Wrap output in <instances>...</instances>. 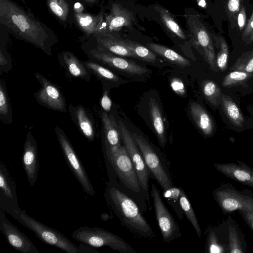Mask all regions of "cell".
Instances as JSON below:
<instances>
[{"label": "cell", "instance_id": "4316f807", "mask_svg": "<svg viewBox=\"0 0 253 253\" xmlns=\"http://www.w3.org/2000/svg\"><path fill=\"white\" fill-rule=\"evenodd\" d=\"M96 39L97 44L113 54L118 55L136 58L134 54L121 42L110 33H104L93 35Z\"/></svg>", "mask_w": 253, "mask_h": 253}, {"label": "cell", "instance_id": "6da1fadb", "mask_svg": "<svg viewBox=\"0 0 253 253\" xmlns=\"http://www.w3.org/2000/svg\"><path fill=\"white\" fill-rule=\"evenodd\" d=\"M0 23L51 56L53 44L42 24L11 0H0Z\"/></svg>", "mask_w": 253, "mask_h": 253}, {"label": "cell", "instance_id": "f6af8a7d", "mask_svg": "<svg viewBox=\"0 0 253 253\" xmlns=\"http://www.w3.org/2000/svg\"><path fill=\"white\" fill-rule=\"evenodd\" d=\"M253 33V20L250 19L245 26V29L242 34V39L246 41L250 36Z\"/></svg>", "mask_w": 253, "mask_h": 253}, {"label": "cell", "instance_id": "9c48e42d", "mask_svg": "<svg viewBox=\"0 0 253 253\" xmlns=\"http://www.w3.org/2000/svg\"><path fill=\"white\" fill-rule=\"evenodd\" d=\"M86 53L90 60L129 74L142 75L148 72L145 67L133 61L116 56L98 44L90 48Z\"/></svg>", "mask_w": 253, "mask_h": 253}, {"label": "cell", "instance_id": "8d00e7d4", "mask_svg": "<svg viewBox=\"0 0 253 253\" xmlns=\"http://www.w3.org/2000/svg\"><path fill=\"white\" fill-rule=\"evenodd\" d=\"M182 190L181 188L172 187L163 190V196L169 205L172 207L179 219L183 217L184 213L179 203V197Z\"/></svg>", "mask_w": 253, "mask_h": 253}, {"label": "cell", "instance_id": "d590c367", "mask_svg": "<svg viewBox=\"0 0 253 253\" xmlns=\"http://www.w3.org/2000/svg\"><path fill=\"white\" fill-rule=\"evenodd\" d=\"M156 8L159 13L161 21L165 27L179 38L185 40V34L169 12L161 7H157Z\"/></svg>", "mask_w": 253, "mask_h": 253}, {"label": "cell", "instance_id": "3957f363", "mask_svg": "<svg viewBox=\"0 0 253 253\" xmlns=\"http://www.w3.org/2000/svg\"><path fill=\"white\" fill-rule=\"evenodd\" d=\"M13 217L33 232L42 242L67 253H82L79 247L73 243L63 234L37 221L24 211L20 210Z\"/></svg>", "mask_w": 253, "mask_h": 253}, {"label": "cell", "instance_id": "8fae6325", "mask_svg": "<svg viewBox=\"0 0 253 253\" xmlns=\"http://www.w3.org/2000/svg\"><path fill=\"white\" fill-rule=\"evenodd\" d=\"M151 194L153 198L156 218L163 241L168 243L180 237L181 233L179 226L164 204L159 190L153 183H151Z\"/></svg>", "mask_w": 253, "mask_h": 253}, {"label": "cell", "instance_id": "5bb4252c", "mask_svg": "<svg viewBox=\"0 0 253 253\" xmlns=\"http://www.w3.org/2000/svg\"><path fill=\"white\" fill-rule=\"evenodd\" d=\"M35 77L42 86L34 94L37 101L49 109L65 112L67 104L58 87L40 73H36Z\"/></svg>", "mask_w": 253, "mask_h": 253}, {"label": "cell", "instance_id": "603a6c76", "mask_svg": "<svg viewBox=\"0 0 253 253\" xmlns=\"http://www.w3.org/2000/svg\"><path fill=\"white\" fill-rule=\"evenodd\" d=\"M227 223L228 253H245L247 243L244 233L238 224L230 216L225 219Z\"/></svg>", "mask_w": 253, "mask_h": 253}, {"label": "cell", "instance_id": "9a60e30c", "mask_svg": "<svg viewBox=\"0 0 253 253\" xmlns=\"http://www.w3.org/2000/svg\"><path fill=\"white\" fill-rule=\"evenodd\" d=\"M0 229L9 244L22 253H39L32 242L5 217L3 210H0Z\"/></svg>", "mask_w": 253, "mask_h": 253}, {"label": "cell", "instance_id": "d6a6232c", "mask_svg": "<svg viewBox=\"0 0 253 253\" xmlns=\"http://www.w3.org/2000/svg\"><path fill=\"white\" fill-rule=\"evenodd\" d=\"M201 89L206 99L213 107H218L222 91L218 85L214 81L205 80L201 83Z\"/></svg>", "mask_w": 253, "mask_h": 253}, {"label": "cell", "instance_id": "cb8c5ba5", "mask_svg": "<svg viewBox=\"0 0 253 253\" xmlns=\"http://www.w3.org/2000/svg\"><path fill=\"white\" fill-rule=\"evenodd\" d=\"M221 86L232 91L244 92L245 94L246 91L253 87V73L239 71H229L224 77Z\"/></svg>", "mask_w": 253, "mask_h": 253}, {"label": "cell", "instance_id": "74e56055", "mask_svg": "<svg viewBox=\"0 0 253 253\" xmlns=\"http://www.w3.org/2000/svg\"><path fill=\"white\" fill-rule=\"evenodd\" d=\"M239 71L253 73V49L243 53L229 68V71Z\"/></svg>", "mask_w": 253, "mask_h": 253}, {"label": "cell", "instance_id": "2e32d148", "mask_svg": "<svg viewBox=\"0 0 253 253\" xmlns=\"http://www.w3.org/2000/svg\"><path fill=\"white\" fill-rule=\"evenodd\" d=\"M0 207L13 217L20 210L17 204L15 182L2 162L0 164Z\"/></svg>", "mask_w": 253, "mask_h": 253}, {"label": "cell", "instance_id": "8992f818", "mask_svg": "<svg viewBox=\"0 0 253 253\" xmlns=\"http://www.w3.org/2000/svg\"><path fill=\"white\" fill-rule=\"evenodd\" d=\"M212 194L223 214L237 210L253 211V192L250 189L239 190L230 183H223L214 189Z\"/></svg>", "mask_w": 253, "mask_h": 253}, {"label": "cell", "instance_id": "f1b7e54d", "mask_svg": "<svg viewBox=\"0 0 253 253\" xmlns=\"http://www.w3.org/2000/svg\"><path fill=\"white\" fill-rule=\"evenodd\" d=\"M147 47L156 54L161 56L172 64L182 68L190 65V61L177 52L165 46L151 42L147 44Z\"/></svg>", "mask_w": 253, "mask_h": 253}, {"label": "cell", "instance_id": "b9f144b4", "mask_svg": "<svg viewBox=\"0 0 253 253\" xmlns=\"http://www.w3.org/2000/svg\"><path fill=\"white\" fill-rule=\"evenodd\" d=\"M236 211L253 231V211L247 210H237Z\"/></svg>", "mask_w": 253, "mask_h": 253}, {"label": "cell", "instance_id": "e575fe53", "mask_svg": "<svg viewBox=\"0 0 253 253\" xmlns=\"http://www.w3.org/2000/svg\"><path fill=\"white\" fill-rule=\"evenodd\" d=\"M179 203L184 213L195 230L197 236L201 238L202 234L201 227L193 209L183 190L179 197Z\"/></svg>", "mask_w": 253, "mask_h": 253}, {"label": "cell", "instance_id": "ffe728a7", "mask_svg": "<svg viewBox=\"0 0 253 253\" xmlns=\"http://www.w3.org/2000/svg\"><path fill=\"white\" fill-rule=\"evenodd\" d=\"M134 20L132 13L118 3L112 4L110 12L106 15L105 23L107 31L120 30L124 27H130Z\"/></svg>", "mask_w": 253, "mask_h": 253}, {"label": "cell", "instance_id": "f907efd6", "mask_svg": "<svg viewBox=\"0 0 253 253\" xmlns=\"http://www.w3.org/2000/svg\"><path fill=\"white\" fill-rule=\"evenodd\" d=\"M84 1L89 2V3H93L95 1V0H84Z\"/></svg>", "mask_w": 253, "mask_h": 253}, {"label": "cell", "instance_id": "d4e9b609", "mask_svg": "<svg viewBox=\"0 0 253 253\" xmlns=\"http://www.w3.org/2000/svg\"><path fill=\"white\" fill-rule=\"evenodd\" d=\"M104 136V143L106 150L121 145V134L119 125L113 116L109 115L106 112L100 113Z\"/></svg>", "mask_w": 253, "mask_h": 253}, {"label": "cell", "instance_id": "7a4b0ae2", "mask_svg": "<svg viewBox=\"0 0 253 253\" xmlns=\"http://www.w3.org/2000/svg\"><path fill=\"white\" fill-rule=\"evenodd\" d=\"M105 197L122 223L131 232L145 238H153L155 234L141 214L136 203L126 194L114 186H109Z\"/></svg>", "mask_w": 253, "mask_h": 253}, {"label": "cell", "instance_id": "ac0fdd59", "mask_svg": "<svg viewBox=\"0 0 253 253\" xmlns=\"http://www.w3.org/2000/svg\"><path fill=\"white\" fill-rule=\"evenodd\" d=\"M214 163L213 167L228 178L253 188V169L245 162Z\"/></svg>", "mask_w": 253, "mask_h": 253}, {"label": "cell", "instance_id": "7dc6e473", "mask_svg": "<svg viewBox=\"0 0 253 253\" xmlns=\"http://www.w3.org/2000/svg\"><path fill=\"white\" fill-rule=\"evenodd\" d=\"M74 9L76 13H83L84 7L81 3H76L74 5Z\"/></svg>", "mask_w": 253, "mask_h": 253}, {"label": "cell", "instance_id": "e0dca14e", "mask_svg": "<svg viewBox=\"0 0 253 253\" xmlns=\"http://www.w3.org/2000/svg\"><path fill=\"white\" fill-rule=\"evenodd\" d=\"M22 163L29 182L31 186H33L38 178L40 165L36 140L31 131H29L26 135Z\"/></svg>", "mask_w": 253, "mask_h": 253}, {"label": "cell", "instance_id": "c3c4849f", "mask_svg": "<svg viewBox=\"0 0 253 253\" xmlns=\"http://www.w3.org/2000/svg\"><path fill=\"white\" fill-rule=\"evenodd\" d=\"M247 109L250 115V117L253 123V104H249L247 106Z\"/></svg>", "mask_w": 253, "mask_h": 253}, {"label": "cell", "instance_id": "ee69618b", "mask_svg": "<svg viewBox=\"0 0 253 253\" xmlns=\"http://www.w3.org/2000/svg\"><path fill=\"white\" fill-rule=\"evenodd\" d=\"M237 24L240 31H242L246 25V8L242 5L237 16Z\"/></svg>", "mask_w": 253, "mask_h": 253}, {"label": "cell", "instance_id": "7bdbcfd3", "mask_svg": "<svg viewBox=\"0 0 253 253\" xmlns=\"http://www.w3.org/2000/svg\"><path fill=\"white\" fill-rule=\"evenodd\" d=\"M100 105L105 112H109L112 107V101L109 96L108 90L105 89L103 92L101 100Z\"/></svg>", "mask_w": 253, "mask_h": 253}, {"label": "cell", "instance_id": "484cf974", "mask_svg": "<svg viewBox=\"0 0 253 253\" xmlns=\"http://www.w3.org/2000/svg\"><path fill=\"white\" fill-rule=\"evenodd\" d=\"M74 16L80 28L88 36L107 33L106 26L104 25L103 16L100 14L75 12Z\"/></svg>", "mask_w": 253, "mask_h": 253}, {"label": "cell", "instance_id": "277c9868", "mask_svg": "<svg viewBox=\"0 0 253 253\" xmlns=\"http://www.w3.org/2000/svg\"><path fill=\"white\" fill-rule=\"evenodd\" d=\"M75 240L92 247L107 246L121 253H136L135 250L119 236L98 227H82L72 233Z\"/></svg>", "mask_w": 253, "mask_h": 253}, {"label": "cell", "instance_id": "52a82bcc", "mask_svg": "<svg viewBox=\"0 0 253 253\" xmlns=\"http://www.w3.org/2000/svg\"><path fill=\"white\" fill-rule=\"evenodd\" d=\"M107 158L124 185L137 193L141 187L134 167L124 146L121 144L106 150Z\"/></svg>", "mask_w": 253, "mask_h": 253}, {"label": "cell", "instance_id": "ba28073f", "mask_svg": "<svg viewBox=\"0 0 253 253\" xmlns=\"http://www.w3.org/2000/svg\"><path fill=\"white\" fill-rule=\"evenodd\" d=\"M55 132L65 161L70 170L88 195L93 196L95 191L84 167L64 131L55 126Z\"/></svg>", "mask_w": 253, "mask_h": 253}, {"label": "cell", "instance_id": "836d02e7", "mask_svg": "<svg viewBox=\"0 0 253 253\" xmlns=\"http://www.w3.org/2000/svg\"><path fill=\"white\" fill-rule=\"evenodd\" d=\"M0 120L4 124L12 122V111L4 80L0 81Z\"/></svg>", "mask_w": 253, "mask_h": 253}, {"label": "cell", "instance_id": "4fadbf2b", "mask_svg": "<svg viewBox=\"0 0 253 253\" xmlns=\"http://www.w3.org/2000/svg\"><path fill=\"white\" fill-rule=\"evenodd\" d=\"M189 27L193 46L203 55L210 68L217 72L218 70L216 64V54L209 31L197 18L190 19Z\"/></svg>", "mask_w": 253, "mask_h": 253}, {"label": "cell", "instance_id": "30bf717a", "mask_svg": "<svg viewBox=\"0 0 253 253\" xmlns=\"http://www.w3.org/2000/svg\"><path fill=\"white\" fill-rule=\"evenodd\" d=\"M118 125L124 145L134 167L141 189L149 197L148 182L151 172L129 130L121 121H119Z\"/></svg>", "mask_w": 253, "mask_h": 253}, {"label": "cell", "instance_id": "60d3db41", "mask_svg": "<svg viewBox=\"0 0 253 253\" xmlns=\"http://www.w3.org/2000/svg\"><path fill=\"white\" fill-rule=\"evenodd\" d=\"M241 0H228L227 8L229 17L231 20V24L232 21H236L237 16L241 9Z\"/></svg>", "mask_w": 253, "mask_h": 253}, {"label": "cell", "instance_id": "ab89813d", "mask_svg": "<svg viewBox=\"0 0 253 253\" xmlns=\"http://www.w3.org/2000/svg\"><path fill=\"white\" fill-rule=\"evenodd\" d=\"M48 5L52 12L60 20H66L69 7L65 0H48Z\"/></svg>", "mask_w": 253, "mask_h": 253}, {"label": "cell", "instance_id": "681fc988", "mask_svg": "<svg viewBox=\"0 0 253 253\" xmlns=\"http://www.w3.org/2000/svg\"><path fill=\"white\" fill-rule=\"evenodd\" d=\"M246 42V43H251L253 42V33L250 36Z\"/></svg>", "mask_w": 253, "mask_h": 253}, {"label": "cell", "instance_id": "83f0119b", "mask_svg": "<svg viewBox=\"0 0 253 253\" xmlns=\"http://www.w3.org/2000/svg\"><path fill=\"white\" fill-rule=\"evenodd\" d=\"M149 108L151 122L159 140V144L164 147L166 143L165 126L161 108L155 99L150 97Z\"/></svg>", "mask_w": 253, "mask_h": 253}, {"label": "cell", "instance_id": "4dcf8cb0", "mask_svg": "<svg viewBox=\"0 0 253 253\" xmlns=\"http://www.w3.org/2000/svg\"><path fill=\"white\" fill-rule=\"evenodd\" d=\"M122 43L126 46L135 56L136 58L153 63L157 56L155 53L141 44L129 39H120Z\"/></svg>", "mask_w": 253, "mask_h": 253}, {"label": "cell", "instance_id": "f546056e", "mask_svg": "<svg viewBox=\"0 0 253 253\" xmlns=\"http://www.w3.org/2000/svg\"><path fill=\"white\" fill-rule=\"evenodd\" d=\"M83 62L90 74L103 83H115L119 81L118 76L101 64L90 60Z\"/></svg>", "mask_w": 253, "mask_h": 253}, {"label": "cell", "instance_id": "f35d334b", "mask_svg": "<svg viewBox=\"0 0 253 253\" xmlns=\"http://www.w3.org/2000/svg\"><path fill=\"white\" fill-rule=\"evenodd\" d=\"M218 51L216 54V64L218 70L225 71L227 69L229 56V48L225 40L220 38Z\"/></svg>", "mask_w": 253, "mask_h": 253}, {"label": "cell", "instance_id": "7402d4cb", "mask_svg": "<svg viewBox=\"0 0 253 253\" xmlns=\"http://www.w3.org/2000/svg\"><path fill=\"white\" fill-rule=\"evenodd\" d=\"M59 65L63 67L67 75L71 78L90 81L91 74L83 61L73 53L64 51L58 56Z\"/></svg>", "mask_w": 253, "mask_h": 253}, {"label": "cell", "instance_id": "1f68e13d", "mask_svg": "<svg viewBox=\"0 0 253 253\" xmlns=\"http://www.w3.org/2000/svg\"><path fill=\"white\" fill-rule=\"evenodd\" d=\"M205 252L209 253H228L227 248L222 241L216 227L207 230Z\"/></svg>", "mask_w": 253, "mask_h": 253}, {"label": "cell", "instance_id": "5b68a950", "mask_svg": "<svg viewBox=\"0 0 253 253\" xmlns=\"http://www.w3.org/2000/svg\"><path fill=\"white\" fill-rule=\"evenodd\" d=\"M132 135L148 168L163 190L173 187L168 165L161 154L141 135L133 132Z\"/></svg>", "mask_w": 253, "mask_h": 253}, {"label": "cell", "instance_id": "816d5d0a", "mask_svg": "<svg viewBox=\"0 0 253 253\" xmlns=\"http://www.w3.org/2000/svg\"><path fill=\"white\" fill-rule=\"evenodd\" d=\"M250 19L253 20V14Z\"/></svg>", "mask_w": 253, "mask_h": 253}, {"label": "cell", "instance_id": "bcb514c9", "mask_svg": "<svg viewBox=\"0 0 253 253\" xmlns=\"http://www.w3.org/2000/svg\"><path fill=\"white\" fill-rule=\"evenodd\" d=\"M171 87L175 92L179 94L183 93L184 87L181 82L176 79L171 82Z\"/></svg>", "mask_w": 253, "mask_h": 253}, {"label": "cell", "instance_id": "44dd1931", "mask_svg": "<svg viewBox=\"0 0 253 253\" xmlns=\"http://www.w3.org/2000/svg\"><path fill=\"white\" fill-rule=\"evenodd\" d=\"M190 113L198 128L206 137H212L216 130L215 121L211 114L201 104L193 102Z\"/></svg>", "mask_w": 253, "mask_h": 253}, {"label": "cell", "instance_id": "7c38bea8", "mask_svg": "<svg viewBox=\"0 0 253 253\" xmlns=\"http://www.w3.org/2000/svg\"><path fill=\"white\" fill-rule=\"evenodd\" d=\"M224 123L231 129L238 132L253 129V123L244 115L237 102L230 95L222 92L218 107Z\"/></svg>", "mask_w": 253, "mask_h": 253}, {"label": "cell", "instance_id": "d6986e66", "mask_svg": "<svg viewBox=\"0 0 253 253\" xmlns=\"http://www.w3.org/2000/svg\"><path fill=\"white\" fill-rule=\"evenodd\" d=\"M69 112L72 121L81 134L89 141H93L96 136V128L91 112L82 105L72 104L69 106Z\"/></svg>", "mask_w": 253, "mask_h": 253}]
</instances>
